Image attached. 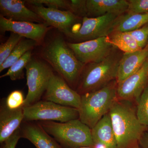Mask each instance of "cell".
I'll return each mask as SVG.
<instances>
[{"mask_svg":"<svg viewBox=\"0 0 148 148\" xmlns=\"http://www.w3.org/2000/svg\"><path fill=\"white\" fill-rule=\"evenodd\" d=\"M24 121H53L66 122L79 119L78 110L47 101H38L23 107Z\"/></svg>","mask_w":148,"mask_h":148,"instance_id":"6","label":"cell"},{"mask_svg":"<svg viewBox=\"0 0 148 148\" xmlns=\"http://www.w3.org/2000/svg\"><path fill=\"white\" fill-rule=\"evenodd\" d=\"M28 93L23 107L33 105L39 101L47 88L53 73L51 68L42 61L31 59L26 66Z\"/></svg>","mask_w":148,"mask_h":148,"instance_id":"7","label":"cell"},{"mask_svg":"<svg viewBox=\"0 0 148 148\" xmlns=\"http://www.w3.org/2000/svg\"><path fill=\"white\" fill-rule=\"evenodd\" d=\"M25 1L33 5H45L50 8L69 10V1L66 0H29Z\"/></svg>","mask_w":148,"mask_h":148,"instance_id":"28","label":"cell"},{"mask_svg":"<svg viewBox=\"0 0 148 148\" xmlns=\"http://www.w3.org/2000/svg\"><path fill=\"white\" fill-rule=\"evenodd\" d=\"M122 52L116 48L101 62L85 65L77 85V92L82 95L95 91L116 79L123 54Z\"/></svg>","mask_w":148,"mask_h":148,"instance_id":"3","label":"cell"},{"mask_svg":"<svg viewBox=\"0 0 148 148\" xmlns=\"http://www.w3.org/2000/svg\"><path fill=\"white\" fill-rule=\"evenodd\" d=\"M139 145L141 148H148V132H144L139 141Z\"/></svg>","mask_w":148,"mask_h":148,"instance_id":"32","label":"cell"},{"mask_svg":"<svg viewBox=\"0 0 148 148\" xmlns=\"http://www.w3.org/2000/svg\"><path fill=\"white\" fill-rule=\"evenodd\" d=\"M130 148H141V147H140V146H139V144H138L135 145V146H133V147Z\"/></svg>","mask_w":148,"mask_h":148,"instance_id":"33","label":"cell"},{"mask_svg":"<svg viewBox=\"0 0 148 148\" xmlns=\"http://www.w3.org/2000/svg\"><path fill=\"white\" fill-rule=\"evenodd\" d=\"M128 7L126 0H86L87 17L95 18L108 14L122 15Z\"/></svg>","mask_w":148,"mask_h":148,"instance_id":"16","label":"cell"},{"mask_svg":"<svg viewBox=\"0 0 148 148\" xmlns=\"http://www.w3.org/2000/svg\"><path fill=\"white\" fill-rule=\"evenodd\" d=\"M1 32H10L38 43L43 40L48 31L46 25L42 24L12 21L0 15Z\"/></svg>","mask_w":148,"mask_h":148,"instance_id":"13","label":"cell"},{"mask_svg":"<svg viewBox=\"0 0 148 148\" xmlns=\"http://www.w3.org/2000/svg\"><path fill=\"white\" fill-rule=\"evenodd\" d=\"M69 1V11L77 16L87 17L86 0H71Z\"/></svg>","mask_w":148,"mask_h":148,"instance_id":"29","label":"cell"},{"mask_svg":"<svg viewBox=\"0 0 148 148\" xmlns=\"http://www.w3.org/2000/svg\"><path fill=\"white\" fill-rule=\"evenodd\" d=\"M25 98L21 91L15 90L12 91L6 99L5 104L8 109L12 110L23 108Z\"/></svg>","mask_w":148,"mask_h":148,"instance_id":"26","label":"cell"},{"mask_svg":"<svg viewBox=\"0 0 148 148\" xmlns=\"http://www.w3.org/2000/svg\"><path fill=\"white\" fill-rule=\"evenodd\" d=\"M42 55L70 86L77 87L85 65L78 60L63 38L57 37L52 40Z\"/></svg>","mask_w":148,"mask_h":148,"instance_id":"2","label":"cell"},{"mask_svg":"<svg viewBox=\"0 0 148 148\" xmlns=\"http://www.w3.org/2000/svg\"><path fill=\"white\" fill-rule=\"evenodd\" d=\"M80 148H94L93 147H83Z\"/></svg>","mask_w":148,"mask_h":148,"instance_id":"34","label":"cell"},{"mask_svg":"<svg viewBox=\"0 0 148 148\" xmlns=\"http://www.w3.org/2000/svg\"><path fill=\"white\" fill-rule=\"evenodd\" d=\"M21 138L32 143L36 148H63L38 123L25 121L20 126Z\"/></svg>","mask_w":148,"mask_h":148,"instance_id":"15","label":"cell"},{"mask_svg":"<svg viewBox=\"0 0 148 148\" xmlns=\"http://www.w3.org/2000/svg\"><path fill=\"white\" fill-rule=\"evenodd\" d=\"M135 103L117 98L109 112L116 148H130L139 144L140 138L147 130L148 127L138 119Z\"/></svg>","mask_w":148,"mask_h":148,"instance_id":"1","label":"cell"},{"mask_svg":"<svg viewBox=\"0 0 148 148\" xmlns=\"http://www.w3.org/2000/svg\"><path fill=\"white\" fill-rule=\"evenodd\" d=\"M37 123L63 148L94 146L91 129L79 119L66 122L38 121Z\"/></svg>","mask_w":148,"mask_h":148,"instance_id":"5","label":"cell"},{"mask_svg":"<svg viewBox=\"0 0 148 148\" xmlns=\"http://www.w3.org/2000/svg\"><path fill=\"white\" fill-rule=\"evenodd\" d=\"M33 11L47 24L55 27L69 36L74 26L79 21V16L68 10L47 8L42 5H33Z\"/></svg>","mask_w":148,"mask_h":148,"instance_id":"12","label":"cell"},{"mask_svg":"<svg viewBox=\"0 0 148 148\" xmlns=\"http://www.w3.org/2000/svg\"><path fill=\"white\" fill-rule=\"evenodd\" d=\"M147 45H148V39L147 40Z\"/></svg>","mask_w":148,"mask_h":148,"instance_id":"35","label":"cell"},{"mask_svg":"<svg viewBox=\"0 0 148 148\" xmlns=\"http://www.w3.org/2000/svg\"><path fill=\"white\" fill-rule=\"evenodd\" d=\"M137 41L141 48L147 45L148 39V23L144 25L140 29L129 32Z\"/></svg>","mask_w":148,"mask_h":148,"instance_id":"30","label":"cell"},{"mask_svg":"<svg viewBox=\"0 0 148 148\" xmlns=\"http://www.w3.org/2000/svg\"><path fill=\"white\" fill-rule=\"evenodd\" d=\"M24 119L23 108L12 110L6 106L0 110V143L3 144L21 126Z\"/></svg>","mask_w":148,"mask_h":148,"instance_id":"17","label":"cell"},{"mask_svg":"<svg viewBox=\"0 0 148 148\" xmlns=\"http://www.w3.org/2000/svg\"><path fill=\"white\" fill-rule=\"evenodd\" d=\"M38 44L33 40L27 38L22 39L12 51L6 60L0 66V72H2L5 69H9L25 53L31 50Z\"/></svg>","mask_w":148,"mask_h":148,"instance_id":"22","label":"cell"},{"mask_svg":"<svg viewBox=\"0 0 148 148\" xmlns=\"http://www.w3.org/2000/svg\"><path fill=\"white\" fill-rule=\"evenodd\" d=\"M136 114L138 120L148 127V85L136 103Z\"/></svg>","mask_w":148,"mask_h":148,"instance_id":"24","label":"cell"},{"mask_svg":"<svg viewBox=\"0 0 148 148\" xmlns=\"http://www.w3.org/2000/svg\"><path fill=\"white\" fill-rule=\"evenodd\" d=\"M67 44L78 60L84 65L101 62L116 48L109 42L108 36Z\"/></svg>","mask_w":148,"mask_h":148,"instance_id":"9","label":"cell"},{"mask_svg":"<svg viewBox=\"0 0 148 148\" xmlns=\"http://www.w3.org/2000/svg\"><path fill=\"white\" fill-rule=\"evenodd\" d=\"M148 85V57L137 71L118 83L117 98L136 103Z\"/></svg>","mask_w":148,"mask_h":148,"instance_id":"11","label":"cell"},{"mask_svg":"<svg viewBox=\"0 0 148 148\" xmlns=\"http://www.w3.org/2000/svg\"><path fill=\"white\" fill-rule=\"evenodd\" d=\"M148 23V12L139 14H124L119 16L114 32H129L140 29Z\"/></svg>","mask_w":148,"mask_h":148,"instance_id":"20","label":"cell"},{"mask_svg":"<svg viewBox=\"0 0 148 148\" xmlns=\"http://www.w3.org/2000/svg\"><path fill=\"white\" fill-rule=\"evenodd\" d=\"M108 38L112 45L123 53H132L142 49L129 32L115 31Z\"/></svg>","mask_w":148,"mask_h":148,"instance_id":"21","label":"cell"},{"mask_svg":"<svg viewBox=\"0 0 148 148\" xmlns=\"http://www.w3.org/2000/svg\"><path fill=\"white\" fill-rule=\"evenodd\" d=\"M25 1L1 0V15L12 21L36 22L41 24L44 20L37 14L27 8Z\"/></svg>","mask_w":148,"mask_h":148,"instance_id":"14","label":"cell"},{"mask_svg":"<svg viewBox=\"0 0 148 148\" xmlns=\"http://www.w3.org/2000/svg\"><path fill=\"white\" fill-rule=\"evenodd\" d=\"M148 57V45L132 53H123L120 62L116 80L121 82L141 68Z\"/></svg>","mask_w":148,"mask_h":148,"instance_id":"18","label":"cell"},{"mask_svg":"<svg viewBox=\"0 0 148 148\" xmlns=\"http://www.w3.org/2000/svg\"><path fill=\"white\" fill-rule=\"evenodd\" d=\"M117 86L115 79L98 90L81 95L80 120L92 129L110 112L117 98Z\"/></svg>","mask_w":148,"mask_h":148,"instance_id":"4","label":"cell"},{"mask_svg":"<svg viewBox=\"0 0 148 148\" xmlns=\"http://www.w3.org/2000/svg\"><path fill=\"white\" fill-rule=\"evenodd\" d=\"M91 129L94 145H102L106 148H116V138L109 113Z\"/></svg>","mask_w":148,"mask_h":148,"instance_id":"19","label":"cell"},{"mask_svg":"<svg viewBox=\"0 0 148 148\" xmlns=\"http://www.w3.org/2000/svg\"><path fill=\"white\" fill-rule=\"evenodd\" d=\"M119 15L108 14L104 16L82 18V24L78 29L71 32L69 37L78 42L107 37L114 32Z\"/></svg>","mask_w":148,"mask_h":148,"instance_id":"8","label":"cell"},{"mask_svg":"<svg viewBox=\"0 0 148 148\" xmlns=\"http://www.w3.org/2000/svg\"><path fill=\"white\" fill-rule=\"evenodd\" d=\"M23 37L15 33H11L10 36L5 42L0 45V66L4 63L9 56L18 43Z\"/></svg>","mask_w":148,"mask_h":148,"instance_id":"25","label":"cell"},{"mask_svg":"<svg viewBox=\"0 0 148 148\" xmlns=\"http://www.w3.org/2000/svg\"><path fill=\"white\" fill-rule=\"evenodd\" d=\"M45 92V101L78 110L79 108L81 95L70 87L60 75L52 74Z\"/></svg>","mask_w":148,"mask_h":148,"instance_id":"10","label":"cell"},{"mask_svg":"<svg viewBox=\"0 0 148 148\" xmlns=\"http://www.w3.org/2000/svg\"><path fill=\"white\" fill-rule=\"evenodd\" d=\"M32 59V53L30 50L27 51L18 61L11 66L8 71L0 77L1 78L9 77L12 81L23 79L24 77V69H26L27 64Z\"/></svg>","mask_w":148,"mask_h":148,"instance_id":"23","label":"cell"},{"mask_svg":"<svg viewBox=\"0 0 148 148\" xmlns=\"http://www.w3.org/2000/svg\"><path fill=\"white\" fill-rule=\"evenodd\" d=\"M21 138L20 127L4 143L2 144V146L1 148H15L18 140Z\"/></svg>","mask_w":148,"mask_h":148,"instance_id":"31","label":"cell"},{"mask_svg":"<svg viewBox=\"0 0 148 148\" xmlns=\"http://www.w3.org/2000/svg\"><path fill=\"white\" fill-rule=\"evenodd\" d=\"M126 13L128 14L148 12V0H128Z\"/></svg>","mask_w":148,"mask_h":148,"instance_id":"27","label":"cell"}]
</instances>
